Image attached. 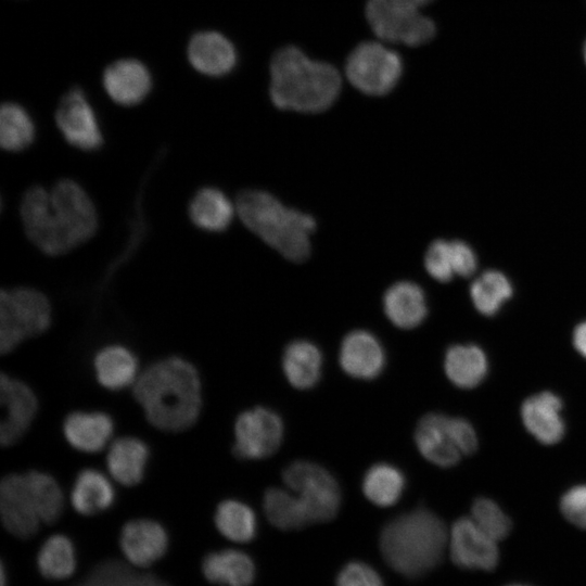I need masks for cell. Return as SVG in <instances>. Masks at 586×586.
<instances>
[{"instance_id":"6da1fadb","label":"cell","mask_w":586,"mask_h":586,"mask_svg":"<svg viewBox=\"0 0 586 586\" xmlns=\"http://www.w3.org/2000/svg\"><path fill=\"white\" fill-rule=\"evenodd\" d=\"M20 213L27 238L50 256L71 252L98 228L91 199L72 179H61L50 190L30 187L22 198Z\"/></svg>"},{"instance_id":"7a4b0ae2","label":"cell","mask_w":586,"mask_h":586,"mask_svg":"<svg viewBox=\"0 0 586 586\" xmlns=\"http://www.w3.org/2000/svg\"><path fill=\"white\" fill-rule=\"evenodd\" d=\"M136 402L155 429L179 433L199 420L202 409V383L189 360L169 356L140 372L132 385Z\"/></svg>"},{"instance_id":"3957f363","label":"cell","mask_w":586,"mask_h":586,"mask_svg":"<svg viewBox=\"0 0 586 586\" xmlns=\"http://www.w3.org/2000/svg\"><path fill=\"white\" fill-rule=\"evenodd\" d=\"M341 87V76L333 65L309 59L297 47L281 48L271 59L269 92L281 110L322 112L335 102Z\"/></svg>"},{"instance_id":"277c9868","label":"cell","mask_w":586,"mask_h":586,"mask_svg":"<svg viewBox=\"0 0 586 586\" xmlns=\"http://www.w3.org/2000/svg\"><path fill=\"white\" fill-rule=\"evenodd\" d=\"M448 545L444 522L432 511L417 508L391 520L382 530L380 548L387 564L415 578L433 570Z\"/></svg>"},{"instance_id":"5b68a950","label":"cell","mask_w":586,"mask_h":586,"mask_svg":"<svg viewBox=\"0 0 586 586\" xmlns=\"http://www.w3.org/2000/svg\"><path fill=\"white\" fill-rule=\"evenodd\" d=\"M241 221L264 242L292 262H303L310 253L315 219L285 207L273 195L258 190L241 192L235 201Z\"/></svg>"},{"instance_id":"8992f818","label":"cell","mask_w":586,"mask_h":586,"mask_svg":"<svg viewBox=\"0 0 586 586\" xmlns=\"http://www.w3.org/2000/svg\"><path fill=\"white\" fill-rule=\"evenodd\" d=\"M52 321V308L40 291L17 286L0 294V352H13L26 340L46 332Z\"/></svg>"},{"instance_id":"52a82bcc","label":"cell","mask_w":586,"mask_h":586,"mask_svg":"<svg viewBox=\"0 0 586 586\" xmlns=\"http://www.w3.org/2000/svg\"><path fill=\"white\" fill-rule=\"evenodd\" d=\"M415 441L426 460L444 468L455 466L477 448L476 433L468 420L437 412L420 419Z\"/></svg>"},{"instance_id":"ba28073f","label":"cell","mask_w":586,"mask_h":586,"mask_svg":"<svg viewBox=\"0 0 586 586\" xmlns=\"http://www.w3.org/2000/svg\"><path fill=\"white\" fill-rule=\"evenodd\" d=\"M282 479L294 494L307 525L330 521L337 514L340 486L323 467L309 461H294L283 470Z\"/></svg>"},{"instance_id":"9c48e42d","label":"cell","mask_w":586,"mask_h":586,"mask_svg":"<svg viewBox=\"0 0 586 586\" xmlns=\"http://www.w3.org/2000/svg\"><path fill=\"white\" fill-rule=\"evenodd\" d=\"M403 73L400 56L383 43L366 41L348 55L345 74L349 82L362 93L384 95L399 81Z\"/></svg>"},{"instance_id":"30bf717a","label":"cell","mask_w":586,"mask_h":586,"mask_svg":"<svg viewBox=\"0 0 586 586\" xmlns=\"http://www.w3.org/2000/svg\"><path fill=\"white\" fill-rule=\"evenodd\" d=\"M366 17L377 37L386 42L417 47L435 35L431 18L393 0H368Z\"/></svg>"},{"instance_id":"8fae6325","label":"cell","mask_w":586,"mask_h":586,"mask_svg":"<svg viewBox=\"0 0 586 586\" xmlns=\"http://www.w3.org/2000/svg\"><path fill=\"white\" fill-rule=\"evenodd\" d=\"M282 437L281 418L270 409L256 407L238 416L232 451L240 459H263L276 453Z\"/></svg>"},{"instance_id":"7c38bea8","label":"cell","mask_w":586,"mask_h":586,"mask_svg":"<svg viewBox=\"0 0 586 586\" xmlns=\"http://www.w3.org/2000/svg\"><path fill=\"white\" fill-rule=\"evenodd\" d=\"M55 123L63 138L76 149L92 152L103 144L97 114L80 88H73L62 97Z\"/></svg>"},{"instance_id":"4fadbf2b","label":"cell","mask_w":586,"mask_h":586,"mask_svg":"<svg viewBox=\"0 0 586 586\" xmlns=\"http://www.w3.org/2000/svg\"><path fill=\"white\" fill-rule=\"evenodd\" d=\"M0 403V443L9 447L21 441L30 428L37 415L38 399L27 383L2 372Z\"/></svg>"},{"instance_id":"5bb4252c","label":"cell","mask_w":586,"mask_h":586,"mask_svg":"<svg viewBox=\"0 0 586 586\" xmlns=\"http://www.w3.org/2000/svg\"><path fill=\"white\" fill-rule=\"evenodd\" d=\"M0 514L4 528L17 538L35 535L42 523L26 473H9L0 483Z\"/></svg>"},{"instance_id":"9a60e30c","label":"cell","mask_w":586,"mask_h":586,"mask_svg":"<svg viewBox=\"0 0 586 586\" xmlns=\"http://www.w3.org/2000/svg\"><path fill=\"white\" fill-rule=\"evenodd\" d=\"M450 558L467 570L491 571L499 560L497 542L486 535L471 518L458 519L448 534Z\"/></svg>"},{"instance_id":"2e32d148","label":"cell","mask_w":586,"mask_h":586,"mask_svg":"<svg viewBox=\"0 0 586 586\" xmlns=\"http://www.w3.org/2000/svg\"><path fill=\"white\" fill-rule=\"evenodd\" d=\"M119 547L130 564L137 568H148L166 553L168 535L157 521L135 519L122 527Z\"/></svg>"},{"instance_id":"e0dca14e","label":"cell","mask_w":586,"mask_h":586,"mask_svg":"<svg viewBox=\"0 0 586 586\" xmlns=\"http://www.w3.org/2000/svg\"><path fill=\"white\" fill-rule=\"evenodd\" d=\"M102 84L112 101L123 106H132L146 98L152 88V77L142 62L122 59L104 69Z\"/></svg>"},{"instance_id":"ac0fdd59","label":"cell","mask_w":586,"mask_h":586,"mask_svg":"<svg viewBox=\"0 0 586 586\" xmlns=\"http://www.w3.org/2000/svg\"><path fill=\"white\" fill-rule=\"evenodd\" d=\"M187 56L195 71L212 77L227 75L234 68L238 61L232 42L214 30L194 34L188 43Z\"/></svg>"},{"instance_id":"d6986e66","label":"cell","mask_w":586,"mask_h":586,"mask_svg":"<svg viewBox=\"0 0 586 586\" xmlns=\"http://www.w3.org/2000/svg\"><path fill=\"white\" fill-rule=\"evenodd\" d=\"M114 420L104 411L76 410L68 413L62 423L64 438L74 449L95 454L112 442Z\"/></svg>"},{"instance_id":"ffe728a7","label":"cell","mask_w":586,"mask_h":586,"mask_svg":"<svg viewBox=\"0 0 586 586\" xmlns=\"http://www.w3.org/2000/svg\"><path fill=\"white\" fill-rule=\"evenodd\" d=\"M562 400L552 392H542L526 398L521 417L526 430L542 444L552 445L561 441L565 424L561 415Z\"/></svg>"},{"instance_id":"44dd1931","label":"cell","mask_w":586,"mask_h":586,"mask_svg":"<svg viewBox=\"0 0 586 586\" xmlns=\"http://www.w3.org/2000/svg\"><path fill=\"white\" fill-rule=\"evenodd\" d=\"M340 364L351 377L371 380L384 368V349L372 333L355 330L349 332L341 344Z\"/></svg>"},{"instance_id":"7402d4cb","label":"cell","mask_w":586,"mask_h":586,"mask_svg":"<svg viewBox=\"0 0 586 586\" xmlns=\"http://www.w3.org/2000/svg\"><path fill=\"white\" fill-rule=\"evenodd\" d=\"M150 459V449L141 438L125 435L112 441L106 453V468L118 484L131 487L139 484Z\"/></svg>"},{"instance_id":"603a6c76","label":"cell","mask_w":586,"mask_h":586,"mask_svg":"<svg viewBox=\"0 0 586 586\" xmlns=\"http://www.w3.org/2000/svg\"><path fill=\"white\" fill-rule=\"evenodd\" d=\"M92 367L98 383L109 391H120L133 385L139 374V362L133 352L122 344L100 348Z\"/></svg>"},{"instance_id":"cb8c5ba5","label":"cell","mask_w":586,"mask_h":586,"mask_svg":"<svg viewBox=\"0 0 586 586\" xmlns=\"http://www.w3.org/2000/svg\"><path fill=\"white\" fill-rule=\"evenodd\" d=\"M383 307L390 321L406 330L418 327L428 314L423 290L409 281L391 285L384 294Z\"/></svg>"},{"instance_id":"d4e9b609","label":"cell","mask_w":586,"mask_h":586,"mask_svg":"<svg viewBox=\"0 0 586 586\" xmlns=\"http://www.w3.org/2000/svg\"><path fill=\"white\" fill-rule=\"evenodd\" d=\"M115 500V488L101 471L85 468L76 475L71 491L74 510L90 517L107 510Z\"/></svg>"},{"instance_id":"484cf974","label":"cell","mask_w":586,"mask_h":586,"mask_svg":"<svg viewBox=\"0 0 586 586\" xmlns=\"http://www.w3.org/2000/svg\"><path fill=\"white\" fill-rule=\"evenodd\" d=\"M204 577L222 586H250L255 577V565L244 552L225 549L209 552L202 561Z\"/></svg>"},{"instance_id":"4316f807","label":"cell","mask_w":586,"mask_h":586,"mask_svg":"<svg viewBox=\"0 0 586 586\" xmlns=\"http://www.w3.org/2000/svg\"><path fill=\"white\" fill-rule=\"evenodd\" d=\"M188 211L193 225L209 232L226 230L237 212L230 199L214 187L200 189L190 201Z\"/></svg>"},{"instance_id":"83f0119b","label":"cell","mask_w":586,"mask_h":586,"mask_svg":"<svg viewBox=\"0 0 586 586\" xmlns=\"http://www.w3.org/2000/svg\"><path fill=\"white\" fill-rule=\"evenodd\" d=\"M444 369L456 386L473 388L485 379L488 361L481 347L473 344H456L446 351Z\"/></svg>"},{"instance_id":"f1b7e54d","label":"cell","mask_w":586,"mask_h":586,"mask_svg":"<svg viewBox=\"0 0 586 586\" xmlns=\"http://www.w3.org/2000/svg\"><path fill=\"white\" fill-rule=\"evenodd\" d=\"M322 355L311 342L296 340L284 349L282 368L288 381L298 390L314 387L321 375Z\"/></svg>"},{"instance_id":"f546056e","label":"cell","mask_w":586,"mask_h":586,"mask_svg":"<svg viewBox=\"0 0 586 586\" xmlns=\"http://www.w3.org/2000/svg\"><path fill=\"white\" fill-rule=\"evenodd\" d=\"M36 138V127L29 113L18 103H3L0 110V144L8 152L29 148Z\"/></svg>"},{"instance_id":"4dcf8cb0","label":"cell","mask_w":586,"mask_h":586,"mask_svg":"<svg viewBox=\"0 0 586 586\" xmlns=\"http://www.w3.org/2000/svg\"><path fill=\"white\" fill-rule=\"evenodd\" d=\"M40 574L52 581L71 577L76 570V553L72 540L63 534L47 538L37 555Z\"/></svg>"},{"instance_id":"1f68e13d","label":"cell","mask_w":586,"mask_h":586,"mask_svg":"<svg viewBox=\"0 0 586 586\" xmlns=\"http://www.w3.org/2000/svg\"><path fill=\"white\" fill-rule=\"evenodd\" d=\"M214 522L218 532L234 543H247L256 534L257 522L254 511L235 499L224 500L217 506Z\"/></svg>"},{"instance_id":"d6a6232c","label":"cell","mask_w":586,"mask_h":586,"mask_svg":"<svg viewBox=\"0 0 586 586\" xmlns=\"http://www.w3.org/2000/svg\"><path fill=\"white\" fill-rule=\"evenodd\" d=\"M405 488V477L400 470L390 463H377L365 474L362 491L374 505L390 507L395 505Z\"/></svg>"},{"instance_id":"836d02e7","label":"cell","mask_w":586,"mask_h":586,"mask_svg":"<svg viewBox=\"0 0 586 586\" xmlns=\"http://www.w3.org/2000/svg\"><path fill=\"white\" fill-rule=\"evenodd\" d=\"M471 300L479 313L496 315L512 295L509 279L497 270H487L479 276L470 289Z\"/></svg>"},{"instance_id":"e575fe53","label":"cell","mask_w":586,"mask_h":586,"mask_svg":"<svg viewBox=\"0 0 586 586\" xmlns=\"http://www.w3.org/2000/svg\"><path fill=\"white\" fill-rule=\"evenodd\" d=\"M26 477L41 522L55 523L62 515L65 505L64 494L59 482L51 474L39 470L26 472Z\"/></svg>"},{"instance_id":"d590c367","label":"cell","mask_w":586,"mask_h":586,"mask_svg":"<svg viewBox=\"0 0 586 586\" xmlns=\"http://www.w3.org/2000/svg\"><path fill=\"white\" fill-rule=\"evenodd\" d=\"M263 506L268 521L280 530H298L307 526L291 491L268 488L264 495Z\"/></svg>"},{"instance_id":"8d00e7d4","label":"cell","mask_w":586,"mask_h":586,"mask_svg":"<svg viewBox=\"0 0 586 586\" xmlns=\"http://www.w3.org/2000/svg\"><path fill=\"white\" fill-rule=\"evenodd\" d=\"M471 519L486 535L497 543L506 538L512 527L511 520L504 510L495 501L485 497L474 500Z\"/></svg>"},{"instance_id":"74e56055","label":"cell","mask_w":586,"mask_h":586,"mask_svg":"<svg viewBox=\"0 0 586 586\" xmlns=\"http://www.w3.org/2000/svg\"><path fill=\"white\" fill-rule=\"evenodd\" d=\"M429 275L440 282H447L455 276L450 241L436 240L430 244L424 257Z\"/></svg>"},{"instance_id":"f35d334b","label":"cell","mask_w":586,"mask_h":586,"mask_svg":"<svg viewBox=\"0 0 586 586\" xmlns=\"http://www.w3.org/2000/svg\"><path fill=\"white\" fill-rule=\"evenodd\" d=\"M560 510L569 522L586 530V485L566 491L561 497Z\"/></svg>"},{"instance_id":"ab89813d","label":"cell","mask_w":586,"mask_h":586,"mask_svg":"<svg viewBox=\"0 0 586 586\" xmlns=\"http://www.w3.org/2000/svg\"><path fill=\"white\" fill-rule=\"evenodd\" d=\"M336 586H383L380 575L362 562L347 563L339 573Z\"/></svg>"},{"instance_id":"60d3db41","label":"cell","mask_w":586,"mask_h":586,"mask_svg":"<svg viewBox=\"0 0 586 586\" xmlns=\"http://www.w3.org/2000/svg\"><path fill=\"white\" fill-rule=\"evenodd\" d=\"M455 275L469 277L477 266L474 251L469 244L460 240L450 241Z\"/></svg>"},{"instance_id":"b9f144b4","label":"cell","mask_w":586,"mask_h":586,"mask_svg":"<svg viewBox=\"0 0 586 586\" xmlns=\"http://www.w3.org/2000/svg\"><path fill=\"white\" fill-rule=\"evenodd\" d=\"M573 344L577 352L586 358V321L581 322L574 329Z\"/></svg>"},{"instance_id":"7bdbcfd3","label":"cell","mask_w":586,"mask_h":586,"mask_svg":"<svg viewBox=\"0 0 586 586\" xmlns=\"http://www.w3.org/2000/svg\"><path fill=\"white\" fill-rule=\"evenodd\" d=\"M393 1L404 4L406 7H409V8L420 10V8L432 2L433 0H393Z\"/></svg>"},{"instance_id":"ee69618b","label":"cell","mask_w":586,"mask_h":586,"mask_svg":"<svg viewBox=\"0 0 586 586\" xmlns=\"http://www.w3.org/2000/svg\"><path fill=\"white\" fill-rule=\"evenodd\" d=\"M7 575L3 564L1 565L0 570V586H7Z\"/></svg>"},{"instance_id":"f6af8a7d","label":"cell","mask_w":586,"mask_h":586,"mask_svg":"<svg viewBox=\"0 0 586 586\" xmlns=\"http://www.w3.org/2000/svg\"><path fill=\"white\" fill-rule=\"evenodd\" d=\"M584 59H585V63H586V42H585V46H584Z\"/></svg>"},{"instance_id":"bcb514c9","label":"cell","mask_w":586,"mask_h":586,"mask_svg":"<svg viewBox=\"0 0 586 586\" xmlns=\"http://www.w3.org/2000/svg\"><path fill=\"white\" fill-rule=\"evenodd\" d=\"M508 586H525V585L513 584V585H508Z\"/></svg>"}]
</instances>
